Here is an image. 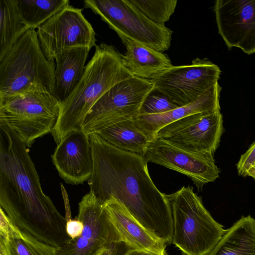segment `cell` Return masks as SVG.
Here are the masks:
<instances>
[{
	"instance_id": "1",
	"label": "cell",
	"mask_w": 255,
	"mask_h": 255,
	"mask_svg": "<svg viewBox=\"0 0 255 255\" xmlns=\"http://www.w3.org/2000/svg\"><path fill=\"white\" fill-rule=\"evenodd\" d=\"M89 139L93 159L90 191L104 203L115 199L151 234L172 243L171 208L151 180L143 156L118 148L95 132Z\"/></svg>"
},
{
	"instance_id": "2",
	"label": "cell",
	"mask_w": 255,
	"mask_h": 255,
	"mask_svg": "<svg viewBox=\"0 0 255 255\" xmlns=\"http://www.w3.org/2000/svg\"><path fill=\"white\" fill-rule=\"evenodd\" d=\"M0 205L17 227L58 248L71 239L67 220L41 188L27 146L7 125L0 123Z\"/></svg>"
},
{
	"instance_id": "3",
	"label": "cell",
	"mask_w": 255,
	"mask_h": 255,
	"mask_svg": "<svg viewBox=\"0 0 255 255\" xmlns=\"http://www.w3.org/2000/svg\"><path fill=\"white\" fill-rule=\"evenodd\" d=\"M133 77L115 47L103 42L97 45L82 78L60 103L59 116L51 132L56 144L70 132L83 130L84 120L95 103L115 85Z\"/></svg>"
},
{
	"instance_id": "4",
	"label": "cell",
	"mask_w": 255,
	"mask_h": 255,
	"mask_svg": "<svg viewBox=\"0 0 255 255\" xmlns=\"http://www.w3.org/2000/svg\"><path fill=\"white\" fill-rule=\"evenodd\" d=\"M173 218L172 242L182 255H208L226 231L203 205L192 187L166 194Z\"/></svg>"
},
{
	"instance_id": "5",
	"label": "cell",
	"mask_w": 255,
	"mask_h": 255,
	"mask_svg": "<svg viewBox=\"0 0 255 255\" xmlns=\"http://www.w3.org/2000/svg\"><path fill=\"white\" fill-rule=\"evenodd\" d=\"M55 64L45 56L35 29L29 28L0 61V97L34 89L53 94Z\"/></svg>"
},
{
	"instance_id": "6",
	"label": "cell",
	"mask_w": 255,
	"mask_h": 255,
	"mask_svg": "<svg viewBox=\"0 0 255 255\" xmlns=\"http://www.w3.org/2000/svg\"><path fill=\"white\" fill-rule=\"evenodd\" d=\"M60 105L53 94L40 89L0 97V123L13 129L30 147L36 139L51 132Z\"/></svg>"
},
{
	"instance_id": "7",
	"label": "cell",
	"mask_w": 255,
	"mask_h": 255,
	"mask_svg": "<svg viewBox=\"0 0 255 255\" xmlns=\"http://www.w3.org/2000/svg\"><path fill=\"white\" fill-rule=\"evenodd\" d=\"M84 5L99 15L124 44L129 39L160 52L171 46L173 31L148 19L126 0H85Z\"/></svg>"
},
{
	"instance_id": "8",
	"label": "cell",
	"mask_w": 255,
	"mask_h": 255,
	"mask_svg": "<svg viewBox=\"0 0 255 255\" xmlns=\"http://www.w3.org/2000/svg\"><path fill=\"white\" fill-rule=\"evenodd\" d=\"M154 89L152 80L134 76L122 81L106 92L86 116L83 130L97 132L109 126L139 116L141 106Z\"/></svg>"
},
{
	"instance_id": "9",
	"label": "cell",
	"mask_w": 255,
	"mask_h": 255,
	"mask_svg": "<svg viewBox=\"0 0 255 255\" xmlns=\"http://www.w3.org/2000/svg\"><path fill=\"white\" fill-rule=\"evenodd\" d=\"M76 218L83 223L82 234L56 248L55 255H99L114 243L123 241L105 204L91 191L79 203Z\"/></svg>"
},
{
	"instance_id": "10",
	"label": "cell",
	"mask_w": 255,
	"mask_h": 255,
	"mask_svg": "<svg viewBox=\"0 0 255 255\" xmlns=\"http://www.w3.org/2000/svg\"><path fill=\"white\" fill-rule=\"evenodd\" d=\"M221 71L207 58L173 66L152 80L155 90L178 107L188 105L218 83Z\"/></svg>"
},
{
	"instance_id": "11",
	"label": "cell",
	"mask_w": 255,
	"mask_h": 255,
	"mask_svg": "<svg viewBox=\"0 0 255 255\" xmlns=\"http://www.w3.org/2000/svg\"><path fill=\"white\" fill-rule=\"evenodd\" d=\"M70 5L54 14L37 28L41 49L50 60L59 54L78 47H96V33L82 13Z\"/></svg>"
},
{
	"instance_id": "12",
	"label": "cell",
	"mask_w": 255,
	"mask_h": 255,
	"mask_svg": "<svg viewBox=\"0 0 255 255\" xmlns=\"http://www.w3.org/2000/svg\"><path fill=\"white\" fill-rule=\"evenodd\" d=\"M223 129L220 111L201 113L163 127L155 136L188 150L214 156L220 145Z\"/></svg>"
},
{
	"instance_id": "13",
	"label": "cell",
	"mask_w": 255,
	"mask_h": 255,
	"mask_svg": "<svg viewBox=\"0 0 255 255\" xmlns=\"http://www.w3.org/2000/svg\"><path fill=\"white\" fill-rule=\"evenodd\" d=\"M143 157L147 162L187 176L200 191L204 185L219 177L220 171L214 156L188 150L161 137L151 140Z\"/></svg>"
},
{
	"instance_id": "14",
	"label": "cell",
	"mask_w": 255,
	"mask_h": 255,
	"mask_svg": "<svg viewBox=\"0 0 255 255\" xmlns=\"http://www.w3.org/2000/svg\"><path fill=\"white\" fill-rule=\"evenodd\" d=\"M214 9L219 33L228 48L255 53V0H217Z\"/></svg>"
},
{
	"instance_id": "15",
	"label": "cell",
	"mask_w": 255,
	"mask_h": 255,
	"mask_svg": "<svg viewBox=\"0 0 255 255\" xmlns=\"http://www.w3.org/2000/svg\"><path fill=\"white\" fill-rule=\"evenodd\" d=\"M51 158L66 183L77 185L88 181L93 171L89 134L83 130L70 132L57 145Z\"/></svg>"
},
{
	"instance_id": "16",
	"label": "cell",
	"mask_w": 255,
	"mask_h": 255,
	"mask_svg": "<svg viewBox=\"0 0 255 255\" xmlns=\"http://www.w3.org/2000/svg\"><path fill=\"white\" fill-rule=\"evenodd\" d=\"M110 218L122 241L133 249L165 254L167 246L140 225L119 202L111 199L105 203Z\"/></svg>"
},
{
	"instance_id": "17",
	"label": "cell",
	"mask_w": 255,
	"mask_h": 255,
	"mask_svg": "<svg viewBox=\"0 0 255 255\" xmlns=\"http://www.w3.org/2000/svg\"><path fill=\"white\" fill-rule=\"evenodd\" d=\"M221 87L219 83L194 102L168 112L157 115H139L133 119L137 126L153 139L163 127L191 115L220 111Z\"/></svg>"
},
{
	"instance_id": "18",
	"label": "cell",
	"mask_w": 255,
	"mask_h": 255,
	"mask_svg": "<svg viewBox=\"0 0 255 255\" xmlns=\"http://www.w3.org/2000/svg\"><path fill=\"white\" fill-rule=\"evenodd\" d=\"M56 249L17 227L0 208V255H55Z\"/></svg>"
},
{
	"instance_id": "19",
	"label": "cell",
	"mask_w": 255,
	"mask_h": 255,
	"mask_svg": "<svg viewBox=\"0 0 255 255\" xmlns=\"http://www.w3.org/2000/svg\"><path fill=\"white\" fill-rule=\"evenodd\" d=\"M124 45L126 51L122 54L123 60L134 76L153 80L173 66L163 52L129 39Z\"/></svg>"
},
{
	"instance_id": "20",
	"label": "cell",
	"mask_w": 255,
	"mask_h": 255,
	"mask_svg": "<svg viewBox=\"0 0 255 255\" xmlns=\"http://www.w3.org/2000/svg\"><path fill=\"white\" fill-rule=\"evenodd\" d=\"M90 48L78 47L56 56L53 95L61 103L73 92L82 78Z\"/></svg>"
},
{
	"instance_id": "21",
	"label": "cell",
	"mask_w": 255,
	"mask_h": 255,
	"mask_svg": "<svg viewBox=\"0 0 255 255\" xmlns=\"http://www.w3.org/2000/svg\"><path fill=\"white\" fill-rule=\"evenodd\" d=\"M208 255H255V219L242 216L226 230Z\"/></svg>"
},
{
	"instance_id": "22",
	"label": "cell",
	"mask_w": 255,
	"mask_h": 255,
	"mask_svg": "<svg viewBox=\"0 0 255 255\" xmlns=\"http://www.w3.org/2000/svg\"><path fill=\"white\" fill-rule=\"evenodd\" d=\"M96 133L118 148L143 156L151 140L139 128L133 120L119 122Z\"/></svg>"
},
{
	"instance_id": "23",
	"label": "cell",
	"mask_w": 255,
	"mask_h": 255,
	"mask_svg": "<svg viewBox=\"0 0 255 255\" xmlns=\"http://www.w3.org/2000/svg\"><path fill=\"white\" fill-rule=\"evenodd\" d=\"M0 61L29 28L20 16L16 0H0Z\"/></svg>"
},
{
	"instance_id": "24",
	"label": "cell",
	"mask_w": 255,
	"mask_h": 255,
	"mask_svg": "<svg viewBox=\"0 0 255 255\" xmlns=\"http://www.w3.org/2000/svg\"><path fill=\"white\" fill-rule=\"evenodd\" d=\"M22 22L37 28L54 14L69 5L68 0H16Z\"/></svg>"
},
{
	"instance_id": "25",
	"label": "cell",
	"mask_w": 255,
	"mask_h": 255,
	"mask_svg": "<svg viewBox=\"0 0 255 255\" xmlns=\"http://www.w3.org/2000/svg\"><path fill=\"white\" fill-rule=\"evenodd\" d=\"M151 21L160 24L168 21L174 13L177 0H126Z\"/></svg>"
},
{
	"instance_id": "26",
	"label": "cell",
	"mask_w": 255,
	"mask_h": 255,
	"mask_svg": "<svg viewBox=\"0 0 255 255\" xmlns=\"http://www.w3.org/2000/svg\"><path fill=\"white\" fill-rule=\"evenodd\" d=\"M177 106L166 96L154 89L144 100L139 115H157L173 110Z\"/></svg>"
},
{
	"instance_id": "27",
	"label": "cell",
	"mask_w": 255,
	"mask_h": 255,
	"mask_svg": "<svg viewBox=\"0 0 255 255\" xmlns=\"http://www.w3.org/2000/svg\"><path fill=\"white\" fill-rule=\"evenodd\" d=\"M237 168L240 175L251 177L255 179V141L241 156Z\"/></svg>"
},
{
	"instance_id": "28",
	"label": "cell",
	"mask_w": 255,
	"mask_h": 255,
	"mask_svg": "<svg viewBox=\"0 0 255 255\" xmlns=\"http://www.w3.org/2000/svg\"><path fill=\"white\" fill-rule=\"evenodd\" d=\"M83 229V223L77 218L67 220L66 226V233L71 239L79 237L82 234Z\"/></svg>"
},
{
	"instance_id": "29",
	"label": "cell",
	"mask_w": 255,
	"mask_h": 255,
	"mask_svg": "<svg viewBox=\"0 0 255 255\" xmlns=\"http://www.w3.org/2000/svg\"><path fill=\"white\" fill-rule=\"evenodd\" d=\"M133 249L123 241L114 243L111 255H126L128 252Z\"/></svg>"
},
{
	"instance_id": "30",
	"label": "cell",
	"mask_w": 255,
	"mask_h": 255,
	"mask_svg": "<svg viewBox=\"0 0 255 255\" xmlns=\"http://www.w3.org/2000/svg\"><path fill=\"white\" fill-rule=\"evenodd\" d=\"M126 255H168L167 254L161 255L150 252L141 251L134 249L129 250Z\"/></svg>"
},
{
	"instance_id": "31",
	"label": "cell",
	"mask_w": 255,
	"mask_h": 255,
	"mask_svg": "<svg viewBox=\"0 0 255 255\" xmlns=\"http://www.w3.org/2000/svg\"><path fill=\"white\" fill-rule=\"evenodd\" d=\"M113 244H112L109 248H108L107 249L105 250L103 252H102L99 255H111L112 252Z\"/></svg>"
}]
</instances>
